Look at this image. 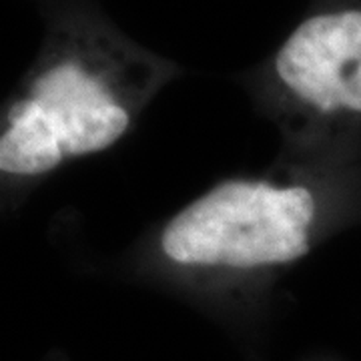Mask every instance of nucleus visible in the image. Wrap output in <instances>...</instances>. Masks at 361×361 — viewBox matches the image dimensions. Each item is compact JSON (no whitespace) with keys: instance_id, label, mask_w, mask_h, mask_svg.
<instances>
[{"instance_id":"obj_3","label":"nucleus","mask_w":361,"mask_h":361,"mask_svg":"<svg viewBox=\"0 0 361 361\" xmlns=\"http://www.w3.org/2000/svg\"><path fill=\"white\" fill-rule=\"evenodd\" d=\"M273 82L322 113H361V8L311 13L271 59Z\"/></svg>"},{"instance_id":"obj_2","label":"nucleus","mask_w":361,"mask_h":361,"mask_svg":"<svg viewBox=\"0 0 361 361\" xmlns=\"http://www.w3.org/2000/svg\"><path fill=\"white\" fill-rule=\"evenodd\" d=\"M313 217L315 201L303 187L229 180L175 215L161 247L191 267L287 265L307 253Z\"/></svg>"},{"instance_id":"obj_1","label":"nucleus","mask_w":361,"mask_h":361,"mask_svg":"<svg viewBox=\"0 0 361 361\" xmlns=\"http://www.w3.org/2000/svg\"><path fill=\"white\" fill-rule=\"evenodd\" d=\"M63 47L32 75L0 127V175H47L68 159L113 147L130 116L103 56Z\"/></svg>"}]
</instances>
